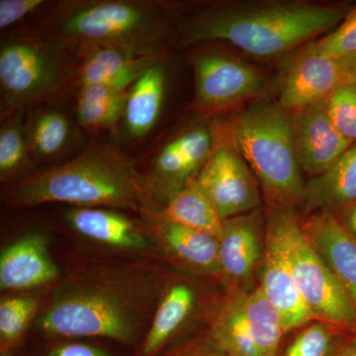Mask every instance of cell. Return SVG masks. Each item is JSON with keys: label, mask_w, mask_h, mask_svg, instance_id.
Segmentation results:
<instances>
[{"label": "cell", "mask_w": 356, "mask_h": 356, "mask_svg": "<svg viewBox=\"0 0 356 356\" xmlns=\"http://www.w3.org/2000/svg\"><path fill=\"white\" fill-rule=\"evenodd\" d=\"M351 6L305 1H225L210 4L177 25L186 46L224 41L259 58L283 55L337 27Z\"/></svg>", "instance_id": "obj_1"}, {"label": "cell", "mask_w": 356, "mask_h": 356, "mask_svg": "<svg viewBox=\"0 0 356 356\" xmlns=\"http://www.w3.org/2000/svg\"><path fill=\"white\" fill-rule=\"evenodd\" d=\"M25 35L58 40L77 57L95 49L163 53L180 6L156 0H69L47 4Z\"/></svg>", "instance_id": "obj_2"}, {"label": "cell", "mask_w": 356, "mask_h": 356, "mask_svg": "<svg viewBox=\"0 0 356 356\" xmlns=\"http://www.w3.org/2000/svg\"><path fill=\"white\" fill-rule=\"evenodd\" d=\"M147 193L131 159L113 146L93 145L65 163L8 185L1 197L9 208L58 202L138 211Z\"/></svg>", "instance_id": "obj_3"}, {"label": "cell", "mask_w": 356, "mask_h": 356, "mask_svg": "<svg viewBox=\"0 0 356 356\" xmlns=\"http://www.w3.org/2000/svg\"><path fill=\"white\" fill-rule=\"evenodd\" d=\"M231 133L267 208L301 207L306 182L295 151L291 112L278 102L257 100L238 114Z\"/></svg>", "instance_id": "obj_4"}, {"label": "cell", "mask_w": 356, "mask_h": 356, "mask_svg": "<svg viewBox=\"0 0 356 356\" xmlns=\"http://www.w3.org/2000/svg\"><path fill=\"white\" fill-rule=\"evenodd\" d=\"M81 60L69 44L24 35L0 49L1 119L58 102L79 88Z\"/></svg>", "instance_id": "obj_5"}, {"label": "cell", "mask_w": 356, "mask_h": 356, "mask_svg": "<svg viewBox=\"0 0 356 356\" xmlns=\"http://www.w3.org/2000/svg\"><path fill=\"white\" fill-rule=\"evenodd\" d=\"M266 222L280 238L300 295L314 318L356 329V310L302 229L296 208H266Z\"/></svg>", "instance_id": "obj_6"}, {"label": "cell", "mask_w": 356, "mask_h": 356, "mask_svg": "<svg viewBox=\"0 0 356 356\" xmlns=\"http://www.w3.org/2000/svg\"><path fill=\"white\" fill-rule=\"evenodd\" d=\"M284 327L259 285L229 289L210 322L211 341L222 356H280Z\"/></svg>", "instance_id": "obj_7"}, {"label": "cell", "mask_w": 356, "mask_h": 356, "mask_svg": "<svg viewBox=\"0 0 356 356\" xmlns=\"http://www.w3.org/2000/svg\"><path fill=\"white\" fill-rule=\"evenodd\" d=\"M123 293L86 289L58 299L39 318L47 334L62 337H104L130 341L138 324L137 308Z\"/></svg>", "instance_id": "obj_8"}, {"label": "cell", "mask_w": 356, "mask_h": 356, "mask_svg": "<svg viewBox=\"0 0 356 356\" xmlns=\"http://www.w3.org/2000/svg\"><path fill=\"white\" fill-rule=\"evenodd\" d=\"M194 106L203 114L228 111L266 89L264 74L252 65L220 51H201L193 57Z\"/></svg>", "instance_id": "obj_9"}, {"label": "cell", "mask_w": 356, "mask_h": 356, "mask_svg": "<svg viewBox=\"0 0 356 356\" xmlns=\"http://www.w3.org/2000/svg\"><path fill=\"white\" fill-rule=\"evenodd\" d=\"M195 180L222 221L262 208L261 186L232 133L227 140L216 139L214 151Z\"/></svg>", "instance_id": "obj_10"}, {"label": "cell", "mask_w": 356, "mask_h": 356, "mask_svg": "<svg viewBox=\"0 0 356 356\" xmlns=\"http://www.w3.org/2000/svg\"><path fill=\"white\" fill-rule=\"evenodd\" d=\"M216 133L208 124L187 128L165 145L153 163L145 188L163 204L195 179L214 151Z\"/></svg>", "instance_id": "obj_11"}, {"label": "cell", "mask_w": 356, "mask_h": 356, "mask_svg": "<svg viewBox=\"0 0 356 356\" xmlns=\"http://www.w3.org/2000/svg\"><path fill=\"white\" fill-rule=\"evenodd\" d=\"M346 83L343 60L330 57L310 42L292 58L280 81V106L295 111L325 102Z\"/></svg>", "instance_id": "obj_12"}, {"label": "cell", "mask_w": 356, "mask_h": 356, "mask_svg": "<svg viewBox=\"0 0 356 356\" xmlns=\"http://www.w3.org/2000/svg\"><path fill=\"white\" fill-rule=\"evenodd\" d=\"M266 211H252L222 222L219 238V277L229 289L250 288L264 254Z\"/></svg>", "instance_id": "obj_13"}, {"label": "cell", "mask_w": 356, "mask_h": 356, "mask_svg": "<svg viewBox=\"0 0 356 356\" xmlns=\"http://www.w3.org/2000/svg\"><path fill=\"white\" fill-rule=\"evenodd\" d=\"M291 122L299 165L312 177L331 168L353 145L332 125L325 102L291 111Z\"/></svg>", "instance_id": "obj_14"}, {"label": "cell", "mask_w": 356, "mask_h": 356, "mask_svg": "<svg viewBox=\"0 0 356 356\" xmlns=\"http://www.w3.org/2000/svg\"><path fill=\"white\" fill-rule=\"evenodd\" d=\"M259 274V286L280 314L285 332L305 327L313 320L300 295L277 233L267 222L266 248Z\"/></svg>", "instance_id": "obj_15"}, {"label": "cell", "mask_w": 356, "mask_h": 356, "mask_svg": "<svg viewBox=\"0 0 356 356\" xmlns=\"http://www.w3.org/2000/svg\"><path fill=\"white\" fill-rule=\"evenodd\" d=\"M302 229L356 310V238L334 215L314 213L301 220Z\"/></svg>", "instance_id": "obj_16"}, {"label": "cell", "mask_w": 356, "mask_h": 356, "mask_svg": "<svg viewBox=\"0 0 356 356\" xmlns=\"http://www.w3.org/2000/svg\"><path fill=\"white\" fill-rule=\"evenodd\" d=\"M57 266L49 254L47 240L41 234H28L2 252L0 257V287L23 290L56 280Z\"/></svg>", "instance_id": "obj_17"}, {"label": "cell", "mask_w": 356, "mask_h": 356, "mask_svg": "<svg viewBox=\"0 0 356 356\" xmlns=\"http://www.w3.org/2000/svg\"><path fill=\"white\" fill-rule=\"evenodd\" d=\"M356 201V143L325 172L306 182L301 208L307 215L337 216Z\"/></svg>", "instance_id": "obj_18"}, {"label": "cell", "mask_w": 356, "mask_h": 356, "mask_svg": "<svg viewBox=\"0 0 356 356\" xmlns=\"http://www.w3.org/2000/svg\"><path fill=\"white\" fill-rule=\"evenodd\" d=\"M26 137L33 161H60L76 151L81 142L76 125L64 112L51 107L30 109L26 114Z\"/></svg>", "instance_id": "obj_19"}, {"label": "cell", "mask_w": 356, "mask_h": 356, "mask_svg": "<svg viewBox=\"0 0 356 356\" xmlns=\"http://www.w3.org/2000/svg\"><path fill=\"white\" fill-rule=\"evenodd\" d=\"M166 76L165 63L159 60L149 67L130 89L122 118L129 139H140L158 122L165 102Z\"/></svg>", "instance_id": "obj_20"}, {"label": "cell", "mask_w": 356, "mask_h": 356, "mask_svg": "<svg viewBox=\"0 0 356 356\" xmlns=\"http://www.w3.org/2000/svg\"><path fill=\"white\" fill-rule=\"evenodd\" d=\"M70 227L95 242L123 248H144L147 241L121 213L103 208L76 207L67 214Z\"/></svg>", "instance_id": "obj_21"}, {"label": "cell", "mask_w": 356, "mask_h": 356, "mask_svg": "<svg viewBox=\"0 0 356 356\" xmlns=\"http://www.w3.org/2000/svg\"><path fill=\"white\" fill-rule=\"evenodd\" d=\"M159 234L168 250L185 266L219 276V241L216 236L163 221L159 224Z\"/></svg>", "instance_id": "obj_22"}, {"label": "cell", "mask_w": 356, "mask_h": 356, "mask_svg": "<svg viewBox=\"0 0 356 356\" xmlns=\"http://www.w3.org/2000/svg\"><path fill=\"white\" fill-rule=\"evenodd\" d=\"M196 299L195 290L186 283H175L166 290L147 332L143 355H153L181 329L193 312Z\"/></svg>", "instance_id": "obj_23"}, {"label": "cell", "mask_w": 356, "mask_h": 356, "mask_svg": "<svg viewBox=\"0 0 356 356\" xmlns=\"http://www.w3.org/2000/svg\"><path fill=\"white\" fill-rule=\"evenodd\" d=\"M159 219L197 229L218 238L221 235L224 222L195 179L191 180L165 204L159 213Z\"/></svg>", "instance_id": "obj_24"}, {"label": "cell", "mask_w": 356, "mask_h": 356, "mask_svg": "<svg viewBox=\"0 0 356 356\" xmlns=\"http://www.w3.org/2000/svg\"><path fill=\"white\" fill-rule=\"evenodd\" d=\"M27 111L17 112L1 119L0 128V179L1 181H19L32 175L33 161L27 137L25 119Z\"/></svg>", "instance_id": "obj_25"}, {"label": "cell", "mask_w": 356, "mask_h": 356, "mask_svg": "<svg viewBox=\"0 0 356 356\" xmlns=\"http://www.w3.org/2000/svg\"><path fill=\"white\" fill-rule=\"evenodd\" d=\"M158 54L123 48L95 49L79 58V88L107 83Z\"/></svg>", "instance_id": "obj_26"}, {"label": "cell", "mask_w": 356, "mask_h": 356, "mask_svg": "<svg viewBox=\"0 0 356 356\" xmlns=\"http://www.w3.org/2000/svg\"><path fill=\"white\" fill-rule=\"evenodd\" d=\"M129 92L112 98H76V114L79 126L89 132L113 130L123 118Z\"/></svg>", "instance_id": "obj_27"}, {"label": "cell", "mask_w": 356, "mask_h": 356, "mask_svg": "<svg viewBox=\"0 0 356 356\" xmlns=\"http://www.w3.org/2000/svg\"><path fill=\"white\" fill-rule=\"evenodd\" d=\"M327 116L337 132L351 144L356 143V88L341 84L325 100Z\"/></svg>", "instance_id": "obj_28"}, {"label": "cell", "mask_w": 356, "mask_h": 356, "mask_svg": "<svg viewBox=\"0 0 356 356\" xmlns=\"http://www.w3.org/2000/svg\"><path fill=\"white\" fill-rule=\"evenodd\" d=\"M37 303L30 297H11L0 304V337L2 343L13 344L24 332L36 311Z\"/></svg>", "instance_id": "obj_29"}, {"label": "cell", "mask_w": 356, "mask_h": 356, "mask_svg": "<svg viewBox=\"0 0 356 356\" xmlns=\"http://www.w3.org/2000/svg\"><path fill=\"white\" fill-rule=\"evenodd\" d=\"M334 336L321 323L307 325L288 346L284 356H332Z\"/></svg>", "instance_id": "obj_30"}, {"label": "cell", "mask_w": 356, "mask_h": 356, "mask_svg": "<svg viewBox=\"0 0 356 356\" xmlns=\"http://www.w3.org/2000/svg\"><path fill=\"white\" fill-rule=\"evenodd\" d=\"M324 53L337 60H348L356 55V4L343 22L324 38L317 40Z\"/></svg>", "instance_id": "obj_31"}, {"label": "cell", "mask_w": 356, "mask_h": 356, "mask_svg": "<svg viewBox=\"0 0 356 356\" xmlns=\"http://www.w3.org/2000/svg\"><path fill=\"white\" fill-rule=\"evenodd\" d=\"M46 6L44 0H0V28L6 29Z\"/></svg>", "instance_id": "obj_32"}, {"label": "cell", "mask_w": 356, "mask_h": 356, "mask_svg": "<svg viewBox=\"0 0 356 356\" xmlns=\"http://www.w3.org/2000/svg\"><path fill=\"white\" fill-rule=\"evenodd\" d=\"M48 356H109V355L99 348L88 346V344L72 343L56 348Z\"/></svg>", "instance_id": "obj_33"}, {"label": "cell", "mask_w": 356, "mask_h": 356, "mask_svg": "<svg viewBox=\"0 0 356 356\" xmlns=\"http://www.w3.org/2000/svg\"><path fill=\"white\" fill-rule=\"evenodd\" d=\"M337 218L341 226L356 238V201L341 211Z\"/></svg>", "instance_id": "obj_34"}, {"label": "cell", "mask_w": 356, "mask_h": 356, "mask_svg": "<svg viewBox=\"0 0 356 356\" xmlns=\"http://www.w3.org/2000/svg\"><path fill=\"white\" fill-rule=\"evenodd\" d=\"M343 62L346 70V83L353 84L356 88V55Z\"/></svg>", "instance_id": "obj_35"}, {"label": "cell", "mask_w": 356, "mask_h": 356, "mask_svg": "<svg viewBox=\"0 0 356 356\" xmlns=\"http://www.w3.org/2000/svg\"><path fill=\"white\" fill-rule=\"evenodd\" d=\"M337 356H356V337Z\"/></svg>", "instance_id": "obj_36"}, {"label": "cell", "mask_w": 356, "mask_h": 356, "mask_svg": "<svg viewBox=\"0 0 356 356\" xmlns=\"http://www.w3.org/2000/svg\"><path fill=\"white\" fill-rule=\"evenodd\" d=\"M214 344V343H213ZM189 356H222V353L218 350L216 346H213L212 350H202V351H195V353H191Z\"/></svg>", "instance_id": "obj_37"}]
</instances>
